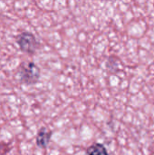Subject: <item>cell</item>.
<instances>
[{
  "instance_id": "obj_3",
  "label": "cell",
  "mask_w": 154,
  "mask_h": 155,
  "mask_svg": "<svg viewBox=\"0 0 154 155\" xmlns=\"http://www.w3.org/2000/svg\"><path fill=\"white\" fill-rule=\"evenodd\" d=\"M52 134H53L52 131L48 130L47 128H45V127L41 128L37 134V136H36L37 146L42 148V149H45L50 143Z\"/></svg>"
},
{
  "instance_id": "obj_4",
  "label": "cell",
  "mask_w": 154,
  "mask_h": 155,
  "mask_svg": "<svg viewBox=\"0 0 154 155\" xmlns=\"http://www.w3.org/2000/svg\"><path fill=\"white\" fill-rule=\"evenodd\" d=\"M86 155H109V153L103 143H96L87 148Z\"/></svg>"
},
{
  "instance_id": "obj_2",
  "label": "cell",
  "mask_w": 154,
  "mask_h": 155,
  "mask_svg": "<svg viewBox=\"0 0 154 155\" xmlns=\"http://www.w3.org/2000/svg\"><path fill=\"white\" fill-rule=\"evenodd\" d=\"M16 42L20 49L27 54H34L39 46L35 36L29 32H23L16 37Z\"/></svg>"
},
{
  "instance_id": "obj_1",
  "label": "cell",
  "mask_w": 154,
  "mask_h": 155,
  "mask_svg": "<svg viewBox=\"0 0 154 155\" xmlns=\"http://www.w3.org/2000/svg\"><path fill=\"white\" fill-rule=\"evenodd\" d=\"M19 76L24 84H34L40 77V69L33 62L23 63L19 68Z\"/></svg>"
}]
</instances>
